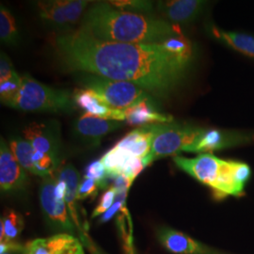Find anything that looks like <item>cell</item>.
<instances>
[{"instance_id": "obj_1", "label": "cell", "mask_w": 254, "mask_h": 254, "mask_svg": "<svg viewBox=\"0 0 254 254\" xmlns=\"http://www.w3.org/2000/svg\"><path fill=\"white\" fill-rule=\"evenodd\" d=\"M57 55L73 72L136 84L165 98L184 81L193 59L171 53L160 44H120L90 36L78 28L55 38Z\"/></svg>"}, {"instance_id": "obj_2", "label": "cell", "mask_w": 254, "mask_h": 254, "mask_svg": "<svg viewBox=\"0 0 254 254\" xmlns=\"http://www.w3.org/2000/svg\"><path fill=\"white\" fill-rule=\"evenodd\" d=\"M78 29L101 41L132 45L160 44L181 35L164 19L121 10L108 2L92 5L84 13Z\"/></svg>"}, {"instance_id": "obj_3", "label": "cell", "mask_w": 254, "mask_h": 254, "mask_svg": "<svg viewBox=\"0 0 254 254\" xmlns=\"http://www.w3.org/2000/svg\"><path fill=\"white\" fill-rule=\"evenodd\" d=\"M173 161L182 171L211 188L218 199L243 195L252 174L251 168L246 163L222 160L208 153L193 158L176 155Z\"/></svg>"}, {"instance_id": "obj_4", "label": "cell", "mask_w": 254, "mask_h": 254, "mask_svg": "<svg viewBox=\"0 0 254 254\" xmlns=\"http://www.w3.org/2000/svg\"><path fill=\"white\" fill-rule=\"evenodd\" d=\"M21 77V89L7 105L9 108L27 112L72 113L74 111L76 105L70 91L48 87L27 73Z\"/></svg>"}, {"instance_id": "obj_5", "label": "cell", "mask_w": 254, "mask_h": 254, "mask_svg": "<svg viewBox=\"0 0 254 254\" xmlns=\"http://www.w3.org/2000/svg\"><path fill=\"white\" fill-rule=\"evenodd\" d=\"M80 79L83 89L94 91L111 109L126 110L142 101L151 99L147 91L130 82L111 80L90 73H86Z\"/></svg>"}, {"instance_id": "obj_6", "label": "cell", "mask_w": 254, "mask_h": 254, "mask_svg": "<svg viewBox=\"0 0 254 254\" xmlns=\"http://www.w3.org/2000/svg\"><path fill=\"white\" fill-rule=\"evenodd\" d=\"M154 139L150 154L142 159L144 167L154 160L187 152L195 143L203 128L178 124L153 125Z\"/></svg>"}, {"instance_id": "obj_7", "label": "cell", "mask_w": 254, "mask_h": 254, "mask_svg": "<svg viewBox=\"0 0 254 254\" xmlns=\"http://www.w3.org/2000/svg\"><path fill=\"white\" fill-rule=\"evenodd\" d=\"M90 3L88 0H47L36 1L35 7L46 25L65 33L83 17Z\"/></svg>"}, {"instance_id": "obj_8", "label": "cell", "mask_w": 254, "mask_h": 254, "mask_svg": "<svg viewBox=\"0 0 254 254\" xmlns=\"http://www.w3.org/2000/svg\"><path fill=\"white\" fill-rule=\"evenodd\" d=\"M23 134L36 151L59 160L61 137L58 123H31L24 128Z\"/></svg>"}, {"instance_id": "obj_9", "label": "cell", "mask_w": 254, "mask_h": 254, "mask_svg": "<svg viewBox=\"0 0 254 254\" xmlns=\"http://www.w3.org/2000/svg\"><path fill=\"white\" fill-rule=\"evenodd\" d=\"M57 181L52 176L45 177L41 186L40 200L42 208L48 218L64 230L72 231L73 222L65 200L60 199L56 195Z\"/></svg>"}, {"instance_id": "obj_10", "label": "cell", "mask_w": 254, "mask_h": 254, "mask_svg": "<svg viewBox=\"0 0 254 254\" xmlns=\"http://www.w3.org/2000/svg\"><path fill=\"white\" fill-rule=\"evenodd\" d=\"M123 127V122L105 120L85 113L73 123V131L83 142L97 145L102 137Z\"/></svg>"}, {"instance_id": "obj_11", "label": "cell", "mask_w": 254, "mask_h": 254, "mask_svg": "<svg viewBox=\"0 0 254 254\" xmlns=\"http://www.w3.org/2000/svg\"><path fill=\"white\" fill-rule=\"evenodd\" d=\"M247 135L238 132L220 131L218 129H202L195 143L187 152L197 154H211L213 151L239 145L251 140Z\"/></svg>"}, {"instance_id": "obj_12", "label": "cell", "mask_w": 254, "mask_h": 254, "mask_svg": "<svg viewBox=\"0 0 254 254\" xmlns=\"http://www.w3.org/2000/svg\"><path fill=\"white\" fill-rule=\"evenodd\" d=\"M27 181L26 170L19 164L9 149V146L1 137L0 140V188L2 191L18 190Z\"/></svg>"}, {"instance_id": "obj_13", "label": "cell", "mask_w": 254, "mask_h": 254, "mask_svg": "<svg viewBox=\"0 0 254 254\" xmlns=\"http://www.w3.org/2000/svg\"><path fill=\"white\" fill-rule=\"evenodd\" d=\"M156 6L158 12L167 22L189 24L203 12L207 2L201 0H171L158 1Z\"/></svg>"}, {"instance_id": "obj_14", "label": "cell", "mask_w": 254, "mask_h": 254, "mask_svg": "<svg viewBox=\"0 0 254 254\" xmlns=\"http://www.w3.org/2000/svg\"><path fill=\"white\" fill-rule=\"evenodd\" d=\"M100 160L110 176L125 175L132 181L145 168L142 158L136 157L117 146L109 150Z\"/></svg>"}, {"instance_id": "obj_15", "label": "cell", "mask_w": 254, "mask_h": 254, "mask_svg": "<svg viewBox=\"0 0 254 254\" xmlns=\"http://www.w3.org/2000/svg\"><path fill=\"white\" fill-rule=\"evenodd\" d=\"M25 248L27 254H85L80 242L68 234L35 239Z\"/></svg>"}, {"instance_id": "obj_16", "label": "cell", "mask_w": 254, "mask_h": 254, "mask_svg": "<svg viewBox=\"0 0 254 254\" xmlns=\"http://www.w3.org/2000/svg\"><path fill=\"white\" fill-rule=\"evenodd\" d=\"M73 97L76 106L92 116L119 122H124L127 119L124 110L109 108L94 91L89 89L75 90Z\"/></svg>"}, {"instance_id": "obj_17", "label": "cell", "mask_w": 254, "mask_h": 254, "mask_svg": "<svg viewBox=\"0 0 254 254\" xmlns=\"http://www.w3.org/2000/svg\"><path fill=\"white\" fill-rule=\"evenodd\" d=\"M158 239L164 248L173 254H211L212 253L206 246L171 228L160 229Z\"/></svg>"}, {"instance_id": "obj_18", "label": "cell", "mask_w": 254, "mask_h": 254, "mask_svg": "<svg viewBox=\"0 0 254 254\" xmlns=\"http://www.w3.org/2000/svg\"><path fill=\"white\" fill-rule=\"evenodd\" d=\"M126 113V122L130 126L144 127L173 123V116L164 114L154 109L151 99L142 101L135 106L124 110Z\"/></svg>"}, {"instance_id": "obj_19", "label": "cell", "mask_w": 254, "mask_h": 254, "mask_svg": "<svg viewBox=\"0 0 254 254\" xmlns=\"http://www.w3.org/2000/svg\"><path fill=\"white\" fill-rule=\"evenodd\" d=\"M154 135L152 126L138 127L128 133L115 146L143 159L151 152Z\"/></svg>"}, {"instance_id": "obj_20", "label": "cell", "mask_w": 254, "mask_h": 254, "mask_svg": "<svg viewBox=\"0 0 254 254\" xmlns=\"http://www.w3.org/2000/svg\"><path fill=\"white\" fill-rule=\"evenodd\" d=\"M59 179L65 182L67 186V191L65 195V202L67 204V207L69 210L70 216L75 224H78V216L76 212V205L75 201L77 200V190L79 186V173L75 170L73 165H66L64 168H62Z\"/></svg>"}, {"instance_id": "obj_21", "label": "cell", "mask_w": 254, "mask_h": 254, "mask_svg": "<svg viewBox=\"0 0 254 254\" xmlns=\"http://www.w3.org/2000/svg\"><path fill=\"white\" fill-rule=\"evenodd\" d=\"M9 149L19 164L27 172L36 175L34 155L35 149L26 138L20 136L10 137L9 142Z\"/></svg>"}, {"instance_id": "obj_22", "label": "cell", "mask_w": 254, "mask_h": 254, "mask_svg": "<svg viewBox=\"0 0 254 254\" xmlns=\"http://www.w3.org/2000/svg\"><path fill=\"white\" fill-rule=\"evenodd\" d=\"M24 228V219L22 216L13 210H6L1 218L0 238L1 242L13 243L20 236Z\"/></svg>"}, {"instance_id": "obj_23", "label": "cell", "mask_w": 254, "mask_h": 254, "mask_svg": "<svg viewBox=\"0 0 254 254\" xmlns=\"http://www.w3.org/2000/svg\"><path fill=\"white\" fill-rule=\"evenodd\" d=\"M19 30L16 20L9 9L0 6V40L7 46H17L19 44Z\"/></svg>"}, {"instance_id": "obj_24", "label": "cell", "mask_w": 254, "mask_h": 254, "mask_svg": "<svg viewBox=\"0 0 254 254\" xmlns=\"http://www.w3.org/2000/svg\"><path fill=\"white\" fill-rule=\"evenodd\" d=\"M214 34L238 52L254 58V37L242 33L219 31L217 29H214Z\"/></svg>"}, {"instance_id": "obj_25", "label": "cell", "mask_w": 254, "mask_h": 254, "mask_svg": "<svg viewBox=\"0 0 254 254\" xmlns=\"http://www.w3.org/2000/svg\"><path fill=\"white\" fill-rule=\"evenodd\" d=\"M108 3L116 9L148 15L153 9V2L145 0H112Z\"/></svg>"}, {"instance_id": "obj_26", "label": "cell", "mask_w": 254, "mask_h": 254, "mask_svg": "<svg viewBox=\"0 0 254 254\" xmlns=\"http://www.w3.org/2000/svg\"><path fill=\"white\" fill-rule=\"evenodd\" d=\"M22 77L18 73L6 81L0 82V99L3 105H8L18 93L21 89Z\"/></svg>"}, {"instance_id": "obj_27", "label": "cell", "mask_w": 254, "mask_h": 254, "mask_svg": "<svg viewBox=\"0 0 254 254\" xmlns=\"http://www.w3.org/2000/svg\"><path fill=\"white\" fill-rule=\"evenodd\" d=\"M85 178L97 182L100 189H105L109 183V173L101 160H96L89 164L86 168Z\"/></svg>"}, {"instance_id": "obj_28", "label": "cell", "mask_w": 254, "mask_h": 254, "mask_svg": "<svg viewBox=\"0 0 254 254\" xmlns=\"http://www.w3.org/2000/svg\"><path fill=\"white\" fill-rule=\"evenodd\" d=\"M98 189L100 188L97 182L92 179L84 178L78 186L76 198L78 200H86L88 198L93 199L98 193Z\"/></svg>"}, {"instance_id": "obj_29", "label": "cell", "mask_w": 254, "mask_h": 254, "mask_svg": "<svg viewBox=\"0 0 254 254\" xmlns=\"http://www.w3.org/2000/svg\"><path fill=\"white\" fill-rule=\"evenodd\" d=\"M116 195H117V193H116V191H115L113 188H110L109 190L106 191L103 194L98 205L96 206V208L94 209V211L92 212L91 217L92 218H96V217L100 216L102 214H105L109 208H111V206L114 203V199H115Z\"/></svg>"}, {"instance_id": "obj_30", "label": "cell", "mask_w": 254, "mask_h": 254, "mask_svg": "<svg viewBox=\"0 0 254 254\" xmlns=\"http://www.w3.org/2000/svg\"><path fill=\"white\" fill-rule=\"evenodd\" d=\"M16 71L13 68V65L9 57L4 52L0 54V82L6 81L11 78Z\"/></svg>"}, {"instance_id": "obj_31", "label": "cell", "mask_w": 254, "mask_h": 254, "mask_svg": "<svg viewBox=\"0 0 254 254\" xmlns=\"http://www.w3.org/2000/svg\"><path fill=\"white\" fill-rule=\"evenodd\" d=\"M109 179H112L113 186L111 188L115 190L117 194L122 192H127L133 183L131 179H129L125 175H116V176L109 175Z\"/></svg>"}, {"instance_id": "obj_32", "label": "cell", "mask_w": 254, "mask_h": 254, "mask_svg": "<svg viewBox=\"0 0 254 254\" xmlns=\"http://www.w3.org/2000/svg\"><path fill=\"white\" fill-rule=\"evenodd\" d=\"M23 254H27V252H26V248H25V251L23 252Z\"/></svg>"}, {"instance_id": "obj_33", "label": "cell", "mask_w": 254, "mask_h": 254, "mask_svg": "<svg viewBox=\"0 0 254 254\" xmlns=\"http://www.w3.org/2000/svg\"><path fill=\"white\" fill-rule=\"evenodd\" d=\"M9 254V253H6V254Z\"/></svg>"}]
</instances>
